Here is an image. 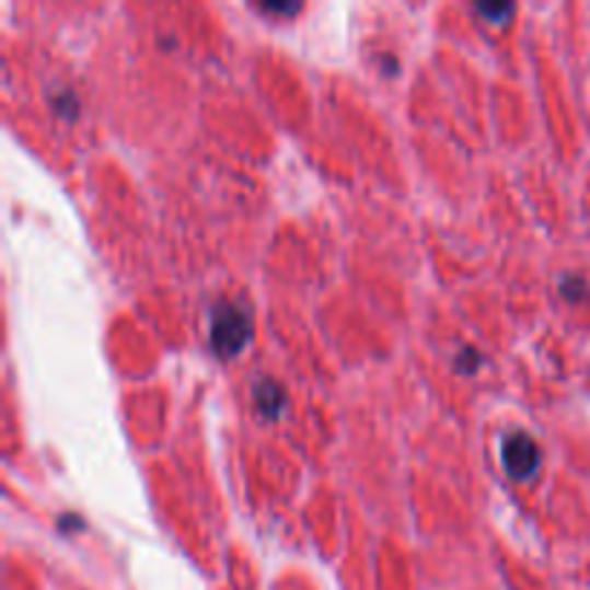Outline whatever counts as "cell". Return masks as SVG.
<instances>
[{"label": "cell", "instance_id": "1", "mask_svg": "<svg viewBox=\"0 0 590 590\" xmlns=\"http://www.w3.org/2000/svg\"><path fill=\"white\" fill-rule=\"evenodd\" d=\"M254 337L251 314L245 305L219 303L210 311V346L219 358H236Z\"/></svg>", "mask_w": 590, "mask_h": 590}, {"label": "cell", "instance_id": "2", "mask_svg": "<svg viewBox=\"0 0 590 590\" xmlns=\"http://www.w3.org/2000/svg\"><path fill=\"white\" fill-rule=\"evenodd\" d=\"M501 464L516 482H530L542 466V450L528 432H513L501 443Z\"/></svg>", "mask_w": 590, "mask_h": 590}, {"label": "cell", "instance_id": "3", "mask_svg": "<svg viewBox=\"0 0 590 590\" xmlns=\"http://www.w3.org/2000/svg\"><path fill=\"white\" fill-rule=\"evenodd\" d=\"M254 401H257V409L263 412V418H268V420L282 418V412H286V404H288V397H286V392H282L280 383L268 381V378L254 386Z\"/></svg>", "mask_w": 590, "mask_h": 590}, {"label": "cell", "instance_id": "4", "mask_svg": "<svg viewBox=\"0 0 590 590\" xmlns=\"http://www.w3.org/2000/svg\"><path fill=\"white\" fill-rule=\"evenodd\" d=\"M475 12H478V15H482L487 24L505 26L507 21L516 15V7H507V3H487V7H484V3H478V7H475Z\"/></svg>", "mask_w": 590, "mask_h": 590}, {"label": "cell", "instance_id": "5", "mask_svg": "<svg viewBox=\"0 0 590 590\" xmlns=\"http://www.w3.org/2000/svg\"><path fill=\"white\" fill-rule=\"evenodd\" d=\"M259 12H268V15H294V12H300V7L297 3H263Z\"/></svg>", "mask_w": 590, "mask_h": 590}]
</instances>
